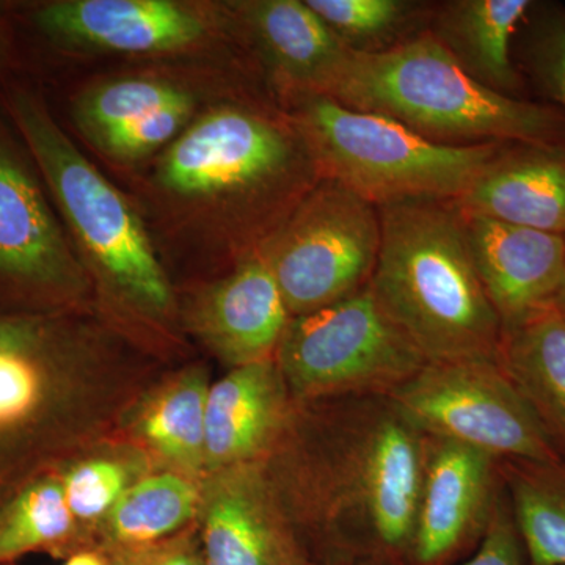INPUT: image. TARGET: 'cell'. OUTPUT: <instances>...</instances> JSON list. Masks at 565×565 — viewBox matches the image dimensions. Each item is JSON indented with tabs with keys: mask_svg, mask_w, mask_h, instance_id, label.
<instances>
[{
	"mask_svg": "<svg viewBox=\"0 0 565 565\" xmlns=\"http://www.w3.org/2000/svg\"><path fill=\"white\" fill-rule=\"evenodd\" d=\"M498 363L565 457V321L556 310L501 338Z\"/></svg>",
	"mask_w": 565,
	"mask_h": 565,
	"instance_id": "obj_22",
	"label": "cell"
},
{
	"mask_svg": "<svg viewBox=\"0 0 565 565\" xmlns=\"http://www.w3.org/2000/svg\"><path fill=\"white\" fill-rule=\"evenodd\" d=\"M99 548L110 565H206L196 525L152 544Z\"/></svg>",
	"mask_w": 565,
	"mask_h": 565,
	"instance_id": "obj_31",
	"label": "cell"
},
{
	"mask_svg": "<svg viewBox=\"0 0 565 565\" xmlns=\"http://www.w3.org/2000/svg\"><path fill=\"white\" fill-rule=\"evenodd\" d=\"M451 203L463 214L565 236V143L504 141Z\"/></svg>",
	"mask_w": 565,
	"mask_h": 565,
	"instance_id": "obj_19",
	"label": "cell"
},
{
	"mask_svg": "<svg viewBox=\"0 0 565 565\" xmlns=\"http://www.w3.org/2000/svg\"><path fill=\"white\" fill-rule=\"evenodd\" d=\"M294 411L275 360L230 370L207 393L204 473L266 460L280 444Z\"/></svg>",
	"mask_w": 565,
	"mask_h": 565,
	"instance_id": "obj_18",
	"label": "cell"
},
{
	"mask_svg": "<svg viewBox=\"0 0 565 565\" xmlns=\"http://www.w3.org/2000/svg\"><path fill=\"white\" fill-rule=\"evenodd\" d=\"M345 50L382 54L429 25L433 3L414 0H307Z\"/></svg>",
	"mask_w": 565,
	"mask_h": 565,
	"instance_id": "obj_27",
	"label": "cell"
},
{
	"mask_svg": "<svg viewBox=\"0 0 565 565\" xmlns=\"http://www.w3.org/2000/svg\"><path fill=\"white\" fill-rule=\"evenodd\" d=\"M326 96L392 118L437 143H565V111L490 90L429 31L382 54L349 52Z\"/></svg>",
	"mask_w": 565,
	"mask_h": 565,
	"instance_id": "obj_6",
	"label": "cell"
},
{
	"mask_svg": "<svg viewBox=\"0 0 565 565\" xmlns=\"http://www.w3.org/2000/svg\"><path fill=\"white\" fill-rule=\"evenodd\" d=\"M308 565H344V564H337V563H327V561H316L311 559V563Z\"/></svg>",
	"mask_w": 565,
	"mask_h": 565,
	"instance_id": "obj_36",
	"label": "cell"
},
{
	"mask_svg": "<svg viewBox=\"0 0 565 565\" xmlns=\"http://www.w3.org/2000/svg\"><path fill=\"white\" fill-rule=\"evenodd\" d=\"M13 57V35L9 21L0 17V76L6 73Z\"/></svg>",
	"mask_w": 565,
	"mask_h": 565,
	"instance_id": "obj_34",
	"label": "cell"
},
{
	"mask_svg": "<svg viewBox=\"0 0 565 565\" xmlns=\"http://www.w3.org/2000/svg\"><path fill=\"white\" fill-rule=\"evenodd\" d=\"M275 362L296 405L392 396L427 363L382 310L370 285L341 302L291 318Z\"/></svg>",
	"mask_w": 565,
	"mask_h": 565,
	"instance_id": "obj_8",
	"label": "cell"
},
{
	"mask_svg": "<svg viewBox=\"0 0 565 565\" xmlns=\"http://www.w3.org/2000/svg\"><path fill=\"white\" fill-rule=\"evenodd\" d=\"M377 565V564H359ZM457 565H527L522 537L516 530L505 487L494 508L492 522L473 555Z\"/></svg>",
	"mask_w": 565,
	"mask_h": 565,
	"instance_id": "obj_32",
	"label": "cell"
},
{
	"mask_svg": "<svg viewBox=\"0 0 565 565\" xmlns=\"http://www.w3.org/2000/svg\"><path fill=\"white\" fill-rule=\"evenodd\" d=\"M379 212L370 289L385 315L427 363L498 360L503 329L476 274L460 211L419 200Z\"/></svg>",
	"mask_w": 565,
	"mask_h": 565,
	"instance_id": "obj_5",
	"label": "cell"
},
{
	"mask_svg": "<svg viewBox=\"0 0 565 565\" xmlns=\"http://www.w3.org/2000/svg\"><path fill=\"white\" fill-rule=\"evenodd\" d=\"M200 478L156 467L128 490L96 530V546L163 541L196 522Z\"/></svg>",
	"mask_w": 565,
	"mask_h": 565,
	"instance_id": "obj_23",
	"label": "cell"
},
{
	"mask_svg": "<svg viewBox=\"0 0 565 565\" xmlns=\"http://www.w3.org/2000/svg\"><path fill=\"white\" fill-rule=\"evenodd\" d=\"M195 98L189 93L180 102L148 115L143 120L111 134L95 145L107 158L121 163L139 162L170 143L195 118Z\"/></svg>",
	"mask_w": 565,
	"mask_h": 565,
	"instance_id": "obj_30",
	"label": "cell"
},
{
	"mask_svg": "<svg viewBox=\"0 0 565 565\" xmlns=\"http://www.w3.org/2000/svg\"><path fill=\"white\" fill-rule=\"evenodd\" d=\"M535 3L531 0H448L435 3L427 31L476 82L520 98L523 74L512 43Z\"/></svg>",
	"mask_w": 565,
	"mask_h": 565,
	"instance_id": "obj_20",
	"label": "cell"
},
{
	"mask_svg": "<svg viewBox=\"0 0 565 565\" xmlns=\"http://www.w3.org/2000/svg\"><path fill=\"white\" fill-rule=\"evenodd\" d=\"M289 321L277 281L256 252L203 289L188 311L191 332L230 370L275 360Z\"/></svg>",
	"mask_w": 565,
	"mask_h": 565,
	"instance_id": "obj_16",
	"label": "cell"
},
{
	"mask_svg": "<svg viewBox=\"0 0 565 565\" xmlns=\"http://www.w3.org/2000/svg\"><path fill=\"white\" fill-rule=\"evenodd\" d=\"M313 152L319 173L374 206L455 202L504 141L437 143L382 115L349 109L326 95L282 103Z\"/></svg>",
	"mask_w": 565,
	"mask_h": 565,
	"instance_id": "obj_7",
	"label": "cell"
},
{
	"mask_svg": "<svg viewBox=\"0 0 565 565\" xmlns=\"http://www.w3.org/2000/svg\"><path fill=\"white\" fill-rule=\"evenodd\" d=\"M195 525L206 565L311 563L266 460L204 473Z\"/></svg>",
	"mask_w": 565,
	"mask_h": 565,
	"instance_id": "obj_13",
	"label": "cell"
},
{
	"mask_svg": "<svg viewBox=\"0 0 565 565\" xmlns=\"http://www.w3.org/2000/svg\"><path fill=\"white\" fill-rule=\"evenodd\" d=\"M96 546L66 504L57 471L36 475L0 500V564L29 553H47L65 561Z\"/></svg>",
	"mask_w": 565,
	"mask_h": 565,
	"instance_id": "obj_24",
	"label": "cell"
},
{
	"mask_svg": "<svg viewBox=\"0 0 565 565\" xmlns=\"http://www.w3.org/2000/svg\"><path fill=\"white\" fill-rule=\"evenodd\" d=\"M321 178L285 107L236 99L193 118L163 150L154 184L170 202L214 215L241 259L258 250Z\"/></svg>",
	"mask_w": 565,
	"mask_h": 565,
	"instance_id": "obj_3",
	"label": "cell"
},
{
	"mask_svg": "<svg viewBox=\"0 0 565 565\" xmlns=\"http://www.w3.org/2000/svg\"><path fill=\"white\" fill-rule=\"evenodd\" d=\"M424 444L390 396L296 405L266 463L311 559L408 565Z\"/></svg>",
	"mask_w": 565,
	"mask_h": 565,
	"instance_id": "obj_1",
	"label": "cell"
},
{
	"mask_svg": "<svg viewBox=\"0 0 565 565\" xmlns=\"http://www.w3.org/2000/svg\"><path fill=\"white\" fill-rule=\"evenodd\" d=\"M210 386L203 364L166 375L129 408L120 434L143 448L158 467L202 478Z\"/></svg>",
	"mask_w": 565,
	"mask_h": 565,
	"instance_id": "obj_21",
	"label": "cell"
},
{
	"mask_svg": "<svg viewBox=\"0 0 565 565\" xmlns=\"http://www.w3.org/2000/svg\"><path fill=\"white\" fill-rule=\"evenodd\" d=\"M189 92L180 85L152 77H122L85 88L71 106L73 121L93 147L148 115L180 102Z\"/></svg>",
	"mask_w": 565,
	"mask_h": 565,
	"instance_id": "obj_28",
	"label": "cell"
},
{
	"mask_svg": "<svg viewBox=\"0 0 565 565\" xmlns=\"http://www.w3.org/2000/svg\"><path fill=\"white\" fill-rule=\"evenodd\" d=\"M0 565H18L17 563H10V564H0Z\"/></svg>",
	"mask_w": 565,
	"mask_h": 565,
	"instance_id": "obj_37",
	"label": "cell"
},
{
	"mask_svg": "<svg viewBox=\"0 0 565 565\" xmlns=\"http://www.w3.org/2000/svg\"><path fill=\"white\" fill-rule=\"evenodd\" d=\"M41 181L0 128V291L21 310L90 308L95 286Z\"/></svg>",
	"mask_w": 565,
	"mask_h": 565,
	"instance_id": "obj_11",
	"label": "cell"
},
{
	"mask_svg": "<svg viewBox=\"0 0 565 565\" xmlns=\"http://www.w3.org/2000/svg\"><path fill=\"white\" fill-rule=\"evenodd\" d=\"M7 110L103 308L129 329H162L172 319L174 294L132 204L85 158L39 93L10 88Z\"/></svg>",
	"mask_w": 565,
	"mask_h": 565,
	"instance_id": "obj_4",
	"label": "cell"
},
{
	"mask_svg": "<svg viewBox=\"0 0 565 565\" xmlns=\"http://www.w3.org/2000/svg\"><path fill=\"white\" fill-rule=\"evenodd\" d=\"M426 437L408 565H457L473 555L504 490L501 460Z\"/></svg>",
	"mask_w": 565,
	"mask_h": 565,
	"instance_id": "obj_12",
	"label": "cell"
},
{
	"mask_svg": "<svg viewBox=\"0 0 565 565\" xmlns=\"http://www.w3.org/2000/svg\"><path fill=\"white\" fill-rule=\"evenodd\" d=\"M40 35L71 52L170 54L207 39L200 10L172 0H51L32 7Z\"/></svg>",
	"mask_w": 565,
	"mask_h": 565,
	"instance_id": "obj_14",
	"label": "cell"
},
{
	"mask_svg": "<svg viewBox=\"0 0 565 565\" xmlns=\"http://www.w3.org/2000/svg\"><path fill=\"white\" fill-rule=\"evenodd\" d=\"M228 11L282 103L329 93L351 51L307 0H244L228 3Z\"/></svg>",
	"mask_w": 565,
	"mask_h": 565,
	"instance_id": "obj_17",
	"label": "cell"
},
{
	"mask_svg": "<svg viewBox=\"0 0 565 565\" xmlns=\"http://www.w3.org/2000/svg\"><path fill=\"white\" fill-rule=\"evenodd\" d=\"M390 397L429 437L500 460L565 459L498 360L426 363Z\"/></svg>",
	"mask_w": 565,
	"mask_h": 565,
	"instance_id": "obj_10",
	"label": "cell"
},
{
	"mask_svg": "<svg viewBox=\"0 0 565 565\" xmlns=\"http://www.w3.org/2000/svg\"><path fill=\"white\" fill-rule=\"evenodd\" d=\"M381 212L340 182L321 178L258 253L291 318L362 291L381 250Z\"/></svg>",
	"mask_w": 565,
	"mask_h": 565,
	"instance_id": "obj_9",
	"label": "cell"
},
{
	"mask_svg": "<svg viewBox=\"0 0 565 565\" xmlns=\"http://www.w3.org/2000/svg\"><path fill=\"white\" fill-rule=\"evenodd\" d=\"M555 310L557 311V315H559L561 318H563L565 321V278L563 288H561L559 296H557L556 299Z\"/></svg>",
	"mask_w": 565,
	"mask_h": 565,
	"instance_id": "obj_35",
	"label": "cell"
},
{
	"mask_svg": "<svg viewBox=\"0 0 565 565\" xmlns=\"http://www.w3.org/2000/svg\"><path fill=\"white\" fill-rule=\"evenodd\" d=\"M63 565H110V563L104 550L99 546H90L66 557Z\"/></svg>",
	"mask_w": 565,
	"mask_h": 565,
	"instance_id": "obj_33",
	"label": "cell"
},
{
	"mask_svg": "<svg viewBox=\"0 0 565 565\" xmlns=\"http://www.w3.org/2000/svg\"><path fill=\"white\" fill-rule=\"evenodd\" d=\"M156 467L143 448L125 435H114L71 456L55 471L71 514L96 545V530L104 516Z\"/></svg>",
	"mask_w": 565,
	"mask_h": 565,
	"instance_id": "obj_25",
	"label": "cell"
},
{
	"mask_svg": "<svg viewBox=\"0 0 565 565\" xmlns=\"http://www.w3.org/2000/svg\"><path fill=\"white\" fill-rule=\"evenodd\" d=\"M523 65L552 106L565 111V9L534 7L525 22Z\"/></svg>",
	"mask_w": 565,
	"mask_h": 565,
	"instance_id": "obj_29",
	"label": "cell"
},
{
	"mask_svg": "<svg viewBox=\"0 0 565 565\" xmlns=\"http://www.w3.org/2000/svg\"><path fill=\"white\" fill-rule=\"evenodd\" d=\"M104 310L0 313V500L120 433L154 356Z\"/></svg>",
	"mask_w": 565,
	"mask_h": 565,
	"instance_id": "obj_2",
	"label": "cell"
},
{
	"mask_svg": "<svg viewBox=\"0 0 565 565\" xmlns=\"http://www.w3.org/2000/svg\"><path fill=\"white\" fill-rule=\"evenodd\" d=\"M527 565H565V459L501 460Z\"/></svg>",
	"mask_w": 565,
	"mask_h": 565,
	"instance_id": "obj_26",
	"label": "cell"
},
{
	"mask_svg": "<svg viewBox=\"0 0 565 565\" xmlns=\"http://www.w3.org/2000/svg\"><path fill=\"white\" fill-rule=\"evenodd\" d=\"M460 214L476 274L503 333L555 310L565 278V236Z\"/></svg>",
	"mask_w": 565,
	"mask_h": 565,
	"instance_id": "obj_15",
	"label": "cell"
}]
</instances>
